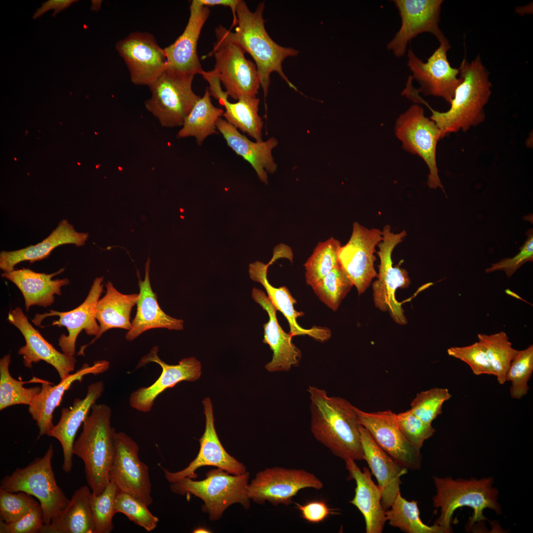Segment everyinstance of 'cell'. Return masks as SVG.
Instances as JSON below:
<instances>
[{
	"instance_id": "cell-53",
	"label": "cell",
	"mask_w": 533,
	"mask_h": 533,
	"mask_svg": "<svg viewBox=\"0 0 533 533\" xmlns=\"http://www.w3.org/2000/svg\"><path fill=\"white\" fill-rule=\"evenodd\" d=\"M76 0H49L43 2L42 6L38 9L34 13L33 18L35 19L39 17L45 12L50 9H54L52 17L69 7L72 3L77 2Z\"/></svg>"
},
{
	"instance_id": "cell-24",
	"label": "cell",
	"mask_w": 533,
	"mask_h": 533,
	"mask_svg": "<svg viewBox=\"0 0 533 533\" xmlns=\"http://www.w3.org/2000/svg\"><path fill=\"white\" fill-rule=\"evenodd\" d=\"M253 299L265 310L269 316L264 327L263 343L269 345L273 352L272 359L265 366L269 372H288L297 367L302 358L300 349L292 343V337L279 325L276 311L269 298L262 290L253 288Z\"/></svg>"
},
{
	"instance_id": "cell-56",
	"label": "cell",
	"mask_w": 533,
	"mask_h": 533,
	"mask_svg": "<svg viewBox=\"0 0 533 533\" xmlns=\"http://www.w3.org/2000/svg\"><path fill=\"white\" fill-rule=\"evenodd\" d=\"M102 0H91V7L92 10L97 11L101 7Z\"/></svg>"
},
{
	"instance_id": "cell-42",
	"label": "cell",
	"mask_w": 533,
	"mask_h": 533,
	"mask_svg": "<svg viewBox=\"0 0 533 533\" xmlns=\"http://www.w3.org/2000/svg\"><path fill=\"white\" fill-rule=\"evenodd\" d=\"M353 285L340 265L328 273L312 289L324 304L336 311Z\"/></svg>"
},
{
	"instance_id": "cell-29",
	"label": "cell",
	"mask_w": 533,
	"mask_h": 533,
	"mask_svg": "<svg viewBox=\"0 0 533 533\" xmlns=\"http://www.w3.org/2000/svg\"><path fill=\"white\" fill-rule=\"evenodd\" d=\"M345 462L349 479H354L356 483L354 496L349 502L363 515L366 533H381L387 519L386 511L381 504L382 493L380 488L372 480L369 468L363 467L361 470L353 460Z\"/></svg>"
},
{
	"instance_id": "cell-59",
	"label": "cell",
	"mask_w": 533,
	"mask_h": 533,
	"mask_svg": "<svg viewBox=\"0 0 533 533\" xmlns=\"http://www.w3.org/2000/svg\"><path fill=\"white\" fill-rule=\"evenodd\" d=\"M77 163H78V165H80V163H78V162Z\"/></svg>"
},
{
	"instance_id": "cell-13",
	"label": "cell",
	"mask_w": 533,
	"mask_h": 533,
	"mask_svg": "<svg viewBox=\"0 0 533 533\" xmlns=\"http://www.w3.org/2000/svg\"><path fill=\"white\" fill-rule=\"evenodd\" d=\"M137 443L123 432H115L110 482L118 492L128 494L149 506L153 502L149 467L138 457Z\"/></svg>"
},
{
	"instance_id": "cell-28",
	"label": "cell",
	"mask_w": 533,
	"mask_h": 533,
	"mask_svg": "<svg viewBox=\"0 0 533 533\" xmlns=\"http://www.w3.org/2000/svg\"><path fill=\"white\" fill-rule=\"evenodd\" d=\"M150 259L146 263L145 278L142 280L139 271L138 285L139 293L136 303L137 310L130 330L125 338L132 341L147 330L155 328H165L170 330H181L184 328V321L166 314L157 302V297L151 287L150 279Z\"/></svg>"
},
{
	"instance_id": "cell-47",
	"label": "cell",
	"mask_w": 533,
	"mask_h": 533,
	"mask_svg": "<svg viewBox=\"0 0 533 533\" xmlns=\"http://www.w3.org/2000/svg\"><path fill=\"white\" fill-rule=\"evenodd\" d=\"M39 504L26 493H12L0 489V520L5 523L20 519Z\"/></svg>"
},
{
	"instance_id": "cell-10",
	"label": "cell",
	"mask_w": 533,
	"mask_h": 533,
	"mask_svg": "<svg viewBox=\"0 0 533 533\" xmlns=\"http://www.w3.org/2000/svg\"><path fill=\"white\" fill-rule=\"evenodd\" d=\"M396 137L402 142L403 149L420 157L429 170L427 184L431 189L440 188L444 190L436 163V148L441 139V131L435 123L424 115L419 105L411 106L397 119L395 126Z\"/></svg>"
},
{
	"instance_id": "cell-2",
	"label": "cell",
	"mask_w": 533,
	"mask_h": 533,
	"mask_svg": "<svg viewBox=\"0 0 533 533\" xmlns=\"http://www.w3.org/2000/svg\"><path fill=\"white\" fill-rule=\"evenodd\" d=\"M458 69L461 81L450 109L440 112L428 107L432 113L430 118L439 128L441 138L451 133L466 131L483 122L485 107L492 94L490 74L480 54L470 62L464 58Z\"/></svg>"
},
{
	"instance_id": "cell-57",
	"label": "cell",
	"mask_w": 533,
	"mask_h": 533,
	"mask_svg": "<svg viewBox=\"0 0 533 533\" xmlns=\"http://www.w3.org/2000/svg\"><path fill=\"white\" fill-rule=\"evenodd\" d=\"M192 532L194 533H211L209 530H207L205 528L200 527L195 528Z\"/></svg>"
},
{
	"instance_id": "cell-33",
	"label": "cell",
	"mask_w": 533,
	"mask_h": 533,
	"mask_svg": "<svg viewBox=\"0 0 533 533\" xmlns=\"http://www.w3.org/2000/svg\"><path fill=\"white\" fill-rule=\"evenodd\" d=\"M64 269L62 268L56 272L45 274L23 268L3 272L1 276L13 283L20 290L28 312L33 305L44 307L51 305L54 302V295L62 294L61 287L69 284V279H52V278L62 273Z\"/></svg>"
},
{
	"instance_id": "cell-49",
	"label": "cell",
	"mask_w": 533,
	"mask_h": 533,
	"mask_svg": "<svg viewBox=\"0 0 533 533\" xmlns=\"http://www.w3.org/2000/svg\"><path fill=\"white\" fill-rule=\"evenodd\" d=\"M396 421L405 438L419 450L436 431L431 424L425 423L409 410L396 414Z\"/></svg>"
},
{
	"instance_id": "cell-32",
	"label": "cell",
	"mask_w": 533,
	"mask_h": 533,
	"mask_svg": "<svg viewBox=\"0 0 533 533\" xmlns=\"http://www.w3.org/2000/svg\"><path fill=\"white\" fill-rule=\"evenodd\" d=\"M88 233L79 232L66 220L60 221L50 234L41 242L25 248L12 251H2L0 253V268L3 272L14 269L15 266L20 262L29 261L30 263L47 258L56 247L67 244L81 246L85 244Z\"/></svg>"
},
{
	"instance_id": "cell-14",
	"label": "cell",
	"mask_w": 533,
	"mask_h": 533,
	"mask_svg": "<svg viewBox=\"0 0 533 533\" xmlns=\"http://www.w3.org/2000/svg\"><path fill=\"white\" fill-rule=\"evenodd\" d=\"M382 239V231L379 229H369L355 222L350 239L340 249V265L359 295L365 292L372 279L378 276L374 268L376 260L374 253L376 245Z\"/></svg>"
},
{
	"instance_id": "cell-26",
	"label": "cell",
	"mask_w": 533,
	"mask_h": 533,
	"mask_svg": "<svg viewBox=\"0 0 533 533\" xmlns=\"http://www.w3.org/2000/svg\"><path fill=\"white\" fill-rule=\"evenodd\" d=\"M359 430L364 460L377 480L382 493L381 504L386 511L400 492L401 477L407 473L408 469L384 452L361 425Z\"/></svg>"
},
{
	"instance_id": "cell-23",
	"label": "cell",
	"mask_w": 533,
	"mask_h": 533,
	"mask_svg": "<svg viewBox=\"0 0 533 533\" xmlns=\"http://www.w3.org/2000/svg\"><path fill=\"white\" fill-rule=\"evenodd\" d=\"M190 9V17L184 32L174 43L164 50L167 70L194 76L196 74L202 75L204 72L197 55V45L210 10L199 0H192Z\"/></svg>"
},
{
	"instance_id": "cell-55",
	"label": "cell",
	"mask_w": 533,
	"mask_h": 533,
	"mask_svg": "<svg viewBox=\"0 0 533 533\" xmlns=\"http://www.w3.org/2000/svg\"><path fill=\"white\" fill-rule=\"evenodd\" d=\"M505 293H506V294H507V295H509V296H511V297H514V298H516V299H518V300H521V301H524L525 302H526V303H528V304H529L530 305H531V304L530 303H529L528 302H527V301H525V300L524 299H523V298H521V297L520 296H519L518 295H517V294L516 293H515V292H514L513 291H511V290H510V289H508V288H507V289H505Z\"/></svg>"
},
{
	"instance_id": "cell-15",
	"label": "cell",
	"mask_w": 533,
	"mask_h": 533,
	"mask_svg": "<svg viewBox=\"0 0 533 533\" xmlns=\"http://www.w3.org/2000/svg\"><path fill=\"white\" fill-rule=\"evenodd\" d=\"M450 47L449 41L440 42L426 62L411 49L407 54V66L413 73L411 76L420 85L418 91L425 95L441 97L450 104L461 81L458 68L452 67L448 59Z\"/></svg>"
},
{
	"instance_id": "cell-52",
	"label": "cell",
	"mask_w": 533,
	"mask_h": 533,
	"mask_svg": "<svg viewBox=\"0 0 533 533\" xmlns=\"http://www.w3.org/2000/svg\"><path fill=\"white\" fill-rule=\"evenodd\" d=\"M295 507L300 511L302 517L307 522L318 524L324 521L330 515L337 512L330 508L322 500H314L300 504H295Z\"/></svg>"
},
{
	"instance_id": "cell-54",
	"label": "cell",
	"mask_w": 533,
	"mask_h": 533,
	"mask_svg": "<svg viewBox=\"0 0 533 533\" xmlns=\"http://www.w3.org/2000/svg\"><path fill=\"white\" fill-rule=\"evenodd\" d=\"M203 5L206 6L223 5L229 7L233 14V20L231 28L237 24V18L236 9L239 0H199Z\"/></svg>"
},
{
	"instance_id": "cell-31",
	"label": "cell",
	"mask_w": 533,
	"mask_h": 533,
	"mask_svg": "<svg viewBox=\"0 0 533 533\" xmlns=\"http://www.w3.org/2000/svg\"><path fill=\"white\" fill-rule=\"evenodd\" d=\"M269 265V264L266 265L259 261L250 264V277L254 281L259 282L263 285L274 307L285 317L289 324V334L292 337L307 335L321 343L327 341L331 336V331L329 328L315 326L307 329H304L299 325L297 319L303 316L304 313L295 309L294 305L297 301L286 286L276 288L269 283L267 278Z\"/></svg>"
},
{
	"instance_id": "cell-39",
	"label": "cell",
	"mask_w": 533,
	"mask_h": 533,
	"mask_svg": "<svg viewBox=\"0 0 533 533\" xmlns=\"http://www.w3.org/2000/svg\"><path fill=\"white\" fill-rule=\"evenodd\" d=\"M341 247V242L334 237L318 243L304 264L307 284L312 288L340 265L338 254Z\"/></svg>"
},
{
	"instance_id": "cell-21",
	"label": "cell",
	"mask_w": 533,
	"mask_h": 533,
	"mask_svg": "<svg viewBox=\"0 0 533 533\" xmlns=\"http://www.w3.org/2000/svg\"><path fill=\"white\" fill-rule=\"evenodd\" d=\"M158 346L153 347L150 352L140 360L136 368L149 363L158 364L162 369L161 375L152 385L142 387L132 392L129 397L131 407L139 412L151 411L156 398L167 388H172L182 381H194L201 375V364L191 356L181 360L178 364H168L158 356Z\"/></svg>"
},
{
	"instance_id": "cell-6",
	"label": "cell",
	"mask_w": 533,
	"mask_h": 533,
	"mask_svg": "<svg viewBox=\"0 0 533 533\" xmlns=\"http://www.w3.org/2000/svg\"><path fill=\"white\" fill-rule=\"evenodd\" d=\"M437 493L433 498L434 506L440 509L441 514L435 522L437 524L452 531L451 524L455 511L462 506L473 509L470 525L474 522L486 520L483 511L486 508L501 513L497 502L498 491L493 487L492 478L470 480L447 477H433Z\"/></svg>"
},
{
	"instance_id": "cell-3",
	"label": "cell",
	"mask_w": 533,
	"mask_h": 533,
	"mask_svg": "<svg viewBox=\"0 0 533 533\" xmlns=\"http://www.w3.org/2000/svg\"><path fill=\"white\" fill-rule=\"evenodd\" d=\"M264 2L254 12H251L245 1L239 0L236 14L237 24L232 32L222 26L225 36L230 41L248 53L254 59L259 75L264 97H266L270 84V75L277 72L288 85L297 90L282 70V63L288 57L295 56L298 51L276 43L269 36L265 26L263 12Z\"/></svg>"
},
{
	"instance_id": "cell-17",
	"label": "cell",
	"mask_w": 533,
	"mask_h": 533,
	"mask_svg": "<svg viewBox=\"0 0 533 533\" xmlns=\"http://www.w3.org/2000/svg\"><path fill=\"white\" fill-rule=\"evenodd\" d=\"M115 48L123 59L135 84L149 86L166 70L164 49L149 33L135 32L118 41Z\"/></svg>"
},
{
	"instance_id": "cell-18",
	"label": "cell",
	"mask_w": 533,
	"mask_h": 533,
	"mask_svg": "<svg viewBox=\"0 0 533 533\" xmlns=\"http://www.w3.org/2000/svg\"><path fill=\"white\" fill-rule=\"evenodd\" d=\"M355 410L359 424L384 452L407 469L420 468V451L404 436L398 426L396 414L390 410L366 412L357 407Z\"/></svg>"
},
{
	"instance_id": "cell-19",
	"label": "cell",
	"mask_w": 533,
	"mask_h": 533,
	"mask_svg": "<svg viewBox=\"0 0 533 533\" xmlns=\"http://www.w3.org/2000/svg\"><path fill=\"white\" fill-rule=\"evenodd\" d=\"M202 403L205 427L203 435L198 440L200 444L198 453L189 465L182 470L171 472L163 468L166 479L171 483L186 477L196 479L197 475L195 471L203 466H213L234 475H241L247 471L245 465L230 455L221 444L215 427L213 405L210 398H205Z\"/></svg>"
},
{
	"instance_id": "cell-9",
	"label": "cell",
	"mask_w": 533,
	"mask_h": 533,
	"mask_svg": "<svg viewBox=\"0 0 533 533\" xmlns=\"http://www.w3.org/2000/svg\"><path fill=\"white\" fill-rule=\"evenodd\" d=\"M194 76L167 70L149 86L146 109L165 127L182 126L200 97L193 91Z\"/></svg>"
},
{
	"instance_id": "cell-51",
	"label": "cell",
	"mask_w": 533,
	"mask_h": 533,
	"mask_svg": "<svg viewBox=\"0 0 533 533\" xmlns=\"http://www.w3.org/2000/svg\"><path fill=\"white\" fill-rule=\"evenodd\" d=\"M44 524L39 504L20 519L11 523L0 520V533H39Z\"/></svg>"
},
{
	"instance_id": "cell-12",
	"label": "cell",
	"mask_w": 533,
	"mask_h": 533,
	"mask_svg": "<svg viewBox=\"0 0 533 533\" xmlns=\"http://www.w3.org/2000/svg\"><path fill=\"white\" fill-rule=\"evenodd\" d=\"M323 483L314 474L303 469L282 467L267 468L258 472L248 486L249 496L254 502L266 501L274 506L289 505L302 490H321Z\"/></svg>"
},
{
	"instance_id": "cell-35",
	"label": "cell",
	"mask_w": 533,
	"mask_h": 533,
	"mask_svg": "<svg viewBox=\"0 0 533 533\" xmlns=\"http://www.w3.org/2000/svg\"><path fill=\"white\" fill-rule=\"evenodd\" d=\"M92 492L83 486L75 491L67 506L44 524L41 533H95L90 506Z\"/></svg>"
},
{
	"instance_id": "cell-27",
	"label": "cell",
	"mask_w": 533,
	"mask_h": 533,
	"mask_svg": "<svg viewBox=\"0 0 533 533\" xmlns=\"http://www.w3.org/2000/svg\"><path fill=\"white\" fill-rule=\"evenodd\" d=\"M104 390L102 381L90 384L83 399L76 398L72 407L62 409L59 421L46 435L60 442L63 453L62 469L66 473H70L73 467V448L76 433Z\"/></svg>"
},
{
	"instance_id": "cell-11",
	"label": "cell",
	"mask_w": 533,
	"mask_h": 533,
	"mask_svg": "<svg viewBox=\"0 0 533 533\" xmlns=\"http://www.w3.org/2000/svg\"><path fill=\"white\" fill-rule=\"evenodd\" d=\"M382 240L377 245L378 255L380 259L378 279L372 285L375 305L382 311H388L393 320L400 325L407 323V319L401 305L395 298L398 288H406L411 283L406 269L392 266L391 255L396 246L407 235L403 230L399 233L391 231L389 225H385L382 231Z\"/></svg>"
},
{
	"instance_id": "cell-8",
	"label": "cell",
	"mask_w": 533,
	"mask_h": 533,
	"mask_svg": "<svg viewBox=\"0 0 533 533\" xmlns=\"http://www.w3.org/2000/svg\"><path fill=\"white\" fill-rule=\"evenodd\" d=\"M217 40L211 52L215 65L209 71L225 86L228 96L238 100L245 97H257L261 86L256 65L247 59L245 52L224 34L222 26L216 29Z\"/></svg>"
},
{
	"instance_id": "cell-44",
	"label": "cell",
	"mask_w": 533,
	"mask_h": 533,
	"mask_svg": "<svg viewBox=\"0 0 533 533\" xmlns=\"http://www.w3.org/2000/svg\"><path fill=\"white\" fill-rule=\"evenodd\" d=\"M118 492L116 486L110 482L100 495L92 493L90 506L95 533H110L114 529V502Z\"/></svg>"
},
{
	"instance_id": "cell-37",
	"label": "cell",
	"mask_w": 533,
	"mask_h": 533,
	"mask_svg": "<svg viewBox=\"0 0 533 533\" xmlns=\"http://www.w3.org/2000/svg\"><path fill=\"white\" fill-rule=\"evenodd\" d=\"M219 102L225 108L223 116L228 122L256 141H263V122L258 114V98H242L235 103H230L225 98Z\"/></svg>"
},
{
	"instance_id": "cell-48",
	"label": "cell",
	"mask_w": 533,
	"mask_h": 533,
	"mask_svg": "<svg viewBox=\"0 0 533 533\" xmlns=\"http://www.w3.org/2000/svg\"><path fill=\"white\" fill-rule=\"evenodd\" d=\"M447 353L468 364L476 375L495 376L484 347L479 341L467 346L451 347L447 349Z\"/></svg>"
},
{
	"instance_id": "cell-16",
	"label": "cell",
	"mask_w": 533,
	"mask_h": 533,
	"mask_svg": "<svg viewBox=\"0 0 533 533\" xmlns=\"http://www.w3.org/2000/svg\"><path fill=\"white\" fill-rule=\"evenodd\" d=\"M401 18V26L387 47L396 57L404 56L408 43L423 33L433 35L439 43L448 41L441 30L442 0H394Z\"/></svg>"
},
{
	"instance_id": "cell-25",
	"label": "cell",
	"mask_w": 533,
	"mask_h": 533,
	"mask_svg": "<svg viewBox=\"0 0 533 533\" xmlns=\"http://www.w3.org/2000/svg\"><path fill=\"white\" fill-rule=\"evenodd\" d=\"M109 367V361L98 360L91 366L84 364L76 372L70 374L56 385L47 381L42 383L40 392L34 397L28 408L29 413L36 421L39 429V436L47 435L54 427L53 412L61 402L65 391L74 382H81L83 378L88 374L96 375L102 373Z\"/></svg>"
},
{
	"instance_id": "cell-20",
	"label": "cell",
	"mask_w": 533,
	"mask_h": 533,
	"mask_svg": "<svg viewBox=\"0 0 533 533\" xmlns=\"http://www.w3.org/2000/svg\"><path fill=\"white\" fill-rule=\"evenodd\" d=\"M103 280V277L95 279L85 300L76 308L65 312L50 309L48 312L37 313L32 320L36 325L42 327L41 322L45 318L59 316L58 320L53 321L51 325L67 328L68 335H61L58 344L62 352L68 356H74L76 339L82 330H84L88 335L95 337L99 333L100 327L96 314L98 301L104 291Z\"/></svg>"
},
{
	"instance_id": "cell-60",
	"label": "cell",
	"mask_w": 533,
	"mask_h": 533,
	"mask_svg": "<svg viewBox=\"0 0 533 533\" xmlns=\"http://www.w3.org/2000/svg\"><path fill=\"white\" fill-rule=\"evenodd\" d=\"M27 132H28V131H26V134H27Z\"/></svg>"
},
{
	"instance_id": "cell-41",
	"label": "cell",
	"mask_w": 533,
	"mask_h": 533,
	"mask_svg": "<svg viewBox=\"0 0 533 533\" xmlns=\"http://www.w3.org/2000/svg\"><path fill=\"white\" fill-rule=\"evenodd\" d=\"M10 362V353L3 356L0 359V411L15 405H30L34 397L41 390L39 386L25 388L23 387V384L30 381L24 382L12 378L9 370Z\"/></svg>"
},
{
	"instance_id": "cell-1",
	"label": "cell",
	"mask_w": 533,
	"mask_h": 533,
	"mask_svg": "<svg viewBox=\"0 0 533 533\" xmlns=\"http://www.w3.org/2000/svg\"><path fill=\"white\" fill-rule=\"evenodd\" d=\"M307 392L310 430L315 439L344 461L364 460L356 407L315 386L309 385Z\"/></svg>"
},
{
	"instance_id": "cell-58",
	"label": "cell",
	"mask_w": 533,
	"mask_h": 533,
	"mask_svg": "<svg viewBox=\"0 0 533 533\" xmlns=\"http://www.w3.org/2000/svg\"><path fill=\"white\" fill-rule=\"evenodd\" d=\"M14 159H15V160H17V159L15 157H14Z\"/></svg>"
},
{
	"instance_id": "cell-7",
	"label": "cell",
	"mask_w": 533,
	"mask_h": 533,
	"mask_svg": "<svg viewBox=\"0 0 533 533\" xmlns=\"http://www.w3.org/2000/svg\"><path fill=\"white\" fill-rule=\"evenodd\" d=\"M54 452L50 444L43 457L36 458L26 467L17 468L4 476L0 485V489L12 493L23 492L36 497L39 501L46 525L70 501L55 477L51 464Z\"/></svg>"
},
{
	"instance_id": "cell-5",
	"label": "cell",
	"mask_w": 533,
	"mask_h": 533,
	"mask_svg": "<svg viewBox=\"0 0 533 533\" xmlns=\"http://www.w3.org/2000/svg\"><path fill=\"white\" fill-rule=\"evenodd\" d=\"M205 476L201 481L184 478L171 483L170 489L181 495L191 494L200 498L204 502L202 511L213 521L220 519L226 509L233 504L239 503L244 509L249 508V472L234 475L217 468L210 470Z\"/></svg>"
},
{
	"instance_id": "cell-38",
	"label": "cell",
	"mask_w": 533,
	"mask_h": 533,
	"mask_svg": "<svg viewBox=\"0 0 533 533\" xmlns=\"http://www.w3.org/2000/svg\"><path fill=\"white\" fill-rule=\"evenodd\" d=\"M387 521L391 526L407 533H447L450 532L437 524H424L419 516L418 502L408 501L399 492L390 508L385 511Z\"/></svg>"
},
{
	"instance_id": "cell-34",
	"label": "cell",
	"mask_w": 533,
	"mask_h": 533,
	"mask_svg": "<svg viewBox=\"0 0 533 533\" xmlns=\"http://www.w3.org/2000/svg\"><path fill=\"white\" fill-rule=\"evenodd\" d=\"M106 292L98 301L96 317L100 327L98 335L88 343L81 346L78 355H84L85 348L94 343L107 331L114 328L130 330V313L136 305L138 294H124L119 292L111 281L105 284Z\"/></svg>"
},
{
	"instance_id": "cell-40",
	"label": "cell",
	"mask_w": 533,
	"mask_h": 533,
	"mask_svg": "<svg viewBox=\"0 0 533 533\" xmlns=\"http://www.w3.org/2000/svg\"><path fill=\"white\" fill-rule=\"evenodd\" d=\"M478 341L485 349L499 384L505 382V375L509 366L518 350L512 346V343L505 332L492 335L478 334Z\"/></svg>"
},
{
	"instance_id": "cell-30",
	"label": "cell",
	"mask_w": 533,
	"mask_h": 533,
	"mask_svg": "<svg viewBox=\"0 0 533 533\" xmlns=\"http://www.w3.org/2000/svg\"><path fill=\"white\" fill-rule=\"evenodd\" d=\"M216 128L223 136L228 146L237 155L248 161L256 172L260 181L267 184V173H274L277 167L272 155V150L278 144L277 140L271 137L265 141H251L237 128L221 118L217 121Z\"/></svg>"
},
{
	"instance_id": "cell-43",
	"label": "cell",
	"mask_w": 533,
	"mask_h": 533,
	"mask_svg": "<svg viewBox=\"0 0 533 533\" xmlns=\"http://www.w3.org/2000/svg\"><path fill=\"white\" fill-rule=\"evenodd\" d=\"M533 372V345L518 350L512 359L505 375V381L511 385L510 394L513 399H520L530 389L528 382Z\"/></svg>"
},
{
	"instance_id": "cell-4",
	"label": "cell",
	"mask_w": 533,
	"mask_h": 533,
	"mask_svg": "<svg viewBox=\"0 0 533 533\" xmlns=\"http://www.w3.org/2000/svg\"><path fill=\"white\" fill-rule=\"evenodd\" d=\"M112 410L105 404H95L75 441L73 453L83 462L86 481L92 493L100 495L110 482L109 474L115 449L116 431L111 425Z\"/></svg>"
},
{
	"instance_id": "cell-46",
	"label": "cell",
	"mask_w": 533,
	"mask_h": 533,
	"mask_svg": "<svg viewBox=\"0 0 533 533\" xmlns=\"http://www.w3.org/2000/svg\"><path fill=\"white\" fill-rule=\"evenodd\" d=\"M143 502L125 493L118 492L114 502L115 513L124 514L130 521L148 532L157 525L158 518L152 515Z\"/></svg>"
},
{
	"instance_id": "cell-22",
	"label": "cell",
	"mask_w": 533,
	"mask_h": 533,
	"mask_svg": "<svg viewBox=\"0 0 533 533\" xmlns=\"http://www.w3.org/2000/svg\"><path fill=\"white\" fill-rule=\"evenodd\" d=\"M7 319L23 335L25 345L18 350L23 363L27 368H32V364L43 361L52 366L58 372L61 380L66 378L74 371L76 359L60 352L41 335L29 322L22 309L17 307L8 313Z\"/></svg>"
},
{
	"instance_id": "cell-50",
	"label": "cell",
	"mask_w": 533,
	"mask_h": 533,
	"mask_svg": "<svg viewBox=\"0 0 533 533\" xmlns=\"http://www.w3.org/2000/svg\"><path fill=\"white\" fill-rule=\"evenodd\" d=\"M528 238L520 248V252L512 258L501 260L491 267L487 268L486 272L490 273L497 270H503L508 277H510L522 265L533 261V231L530 228L527 232Z\"/></svg>"
},
{
	"instance_id": "cell-36",
	"label": "cell",
	"mask_w": 533,
	"mask_h": 533,
	"mask_svg": "<svg viewBox=\"0 0 533 533\" xmlns=\"http://www.w3.org/2000/svg\"><path fill=\"white\" fill-rule=\"evenodd\" d=\"M210 95L207 88L185 118L177 133V138L193 137L197 145L200 146L208 136L219 133L216 123L223 116L224 111L212 104Z\"/></svg>"
},
{
	"instance_id": "cell-45",
	"label": "cell",
	"mask_w": 533,
	"mask_h": 533,
	"mask_svg": "<svg viewBox=\"0 0 533 533\" xmlns=\"http://www.w3.org/2000/svg\"><path fill=\"white\" fill-rule=\"evenodd\" d=\"M452 397L446 388L434 387L418 393L409 410L426 423L432 421L442 413V406Z\"/></svg>"
}]
</instances>
